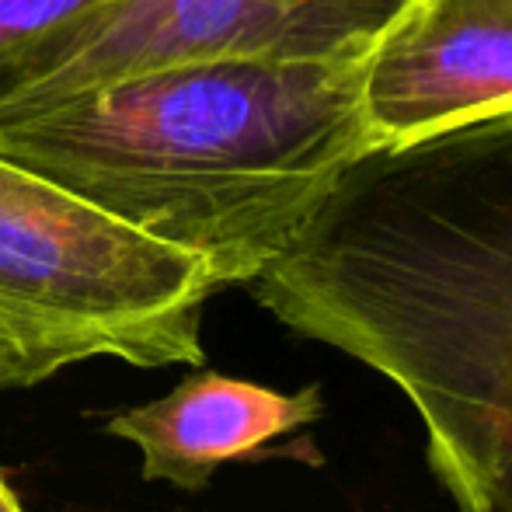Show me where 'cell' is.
Returning <instances> with one entry per match:
<instances>
[{
  "mask_svg": "<svg viewBox=\"0 0 512 512\" xmlns=\"http://www.w3.org/2000/svg\"><path fill=\"white\" fill-rule=\"evenodd\" d=\"M248 293L370 366L457 512H512V105L366 150Z\"/></svg>",
  "mask_w": 512,
  "mask_h": 512,
  "instance_id": "6da1fadb",
  "label": "cell"
},
{
  "mask_svg": "<svg viewBox=\"0 0 512 512\" xmlns=\"http://www.w3.org/2000/svg\"><path fill=\"white\" fill-rule=\"evenodd\" d=\"M0 154L248 286L366 154L363 60H185L0 119Z\"/></svg>",
  "mask_w": 512,
  "mask_h": 512,
  "instance_id": "7a4b0ae2",
  "label": "cell"
},
{
  "mask_svg": "<svg viewBox=\"0 0 512 512\" xmlns=\"http://www.w3.org/2000/svg\"><path fill=\"white\" fill-rule=\"evenodd\" d=\"M206 262L0 154V394L91 359L203 366Z\"/></svg>",
  "mask_w": 512,
  "mask_h": 512,
  "instance_id": "3957f363",
  "label": "cell"
},
{
  "mask_svg": "<svg viewBox=\"0 0 512 512\" xmlns=\"http://www.w3.org/2000/svg\"><path fill=\"white\" fill-rule=\"evenodd\" d=\"M415 0H102L0 60V119L185 60H366Z\"/></svg>",
  "mask_w": 512,
  "mask_h": 512,
  "instance_id": "277c9868",
  "label": "cell"
},
{
  "mask_svg": "<svg viewBox=\"0 0 512 512\" xmlns=\"http://www.w3.org/2000/svg\"><path fill=\"white\" fill-rule=\"evenodd\" d=\"M512 105V0H415L363 60L366 150Z\"/></svg>",
  "mask_w": 512,
  "mask_h": 512,
  "instance_id": "5b68a950",
  "label": "cell"
},
{
  "mask_svg": "<svg viewBox=\"0 0 512 512\" xmlns=\"http://www.w3.org/2000/svg\"><path fill=\"white\" fill-rule=\"evenodd\" d=\"M317 418H324L321 384L279 394L255 380L199 370L164 398L112 415L108 432L140 450L147 481L199 495L223 464L258 457Z\"/></svg>",
  "mask_w": 512,
  "mask_h": 512,
  "instance_id": "8992f818",
  "label": "cell"
},
{
  "mask_svg": "<svg viewBox=\"0 0 512 512\" xmlns=\"http://www.w3.org/2000/svg\"><path fill=\"white\" fill-rule=\"evenodd\" d=\"M102 0H0V60Z\"/></svg>",
  "mask_w": 512,
  "mask_h": 512,
  "instance_id": "52a82bcc",
  "label": "cell"
},
{
  "mask_svg": "<svg viewBox=\"0 0 512 512\" xmlns=\"http://www.w3.org/2000/svg\"><path fill=\"white\" fill-rule=\"evenodd\" d=\"M0 512H28V509L18 502V495H14V488L7 485L4 474H0Z\"/></svg>",
  "mask_w": 512,
  "mask_h": 512,
  "instance_id": "ba28073f",
  "label": "cell"
}]
</instances>
